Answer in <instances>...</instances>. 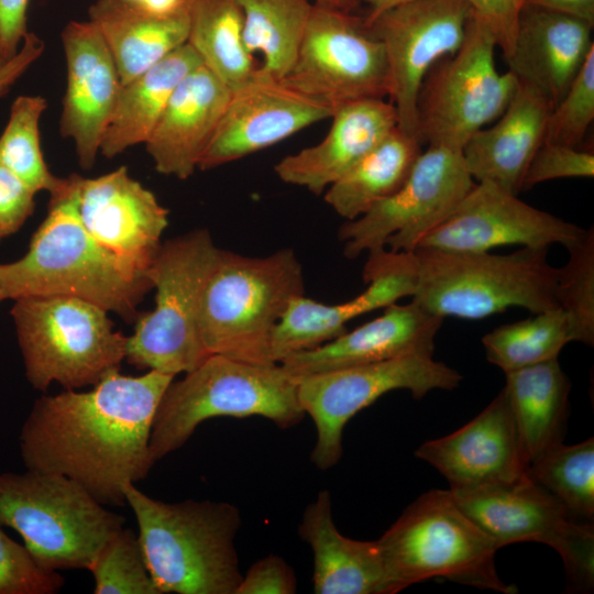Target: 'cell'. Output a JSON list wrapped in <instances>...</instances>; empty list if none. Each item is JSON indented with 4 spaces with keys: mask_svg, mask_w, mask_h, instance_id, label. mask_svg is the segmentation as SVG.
<instances>
[{
    "mask_svg": "<svg viewBox=\"0 0 594 594\" xmlns=\"http://www.w3.org/2000/svg\"><path fill=\"white\" fill-rule=\"evenodd\" d=\"M30 0H0V44L8 59L19 51L29 32L26 11Z\"/></svg>",
    "mask_w": 594,
    "mask_h": 594,
    "instance_id": "cell-46",
    "label": "cell"
},
{
    "mask_svg": "<svg viewBox=\"0 0 594 594\" xmlns=\"http://www.w3.org/2000/svg\"><path fill=\"white\" fill-rule=\"evenodd\" d=\"M297 579L290 565L279 556L268 554L254 562L235 591V594H293Z\"/></svg>",
    "mask_w": 594,
    "mask_h": 594,
    "instance_id": "cell-44",
    "label": "cell"
},
{
    "mask_svg": "<svg viewBox=\"0 0 594 594\" xmlns=\"http://www.w3.org/2000/svg\"><path fill=\"white\" fill-rule=\"evenodd\" d=\"M140 9L157 14L165 15L180 9L186 0H127Z\"/></svg>",
    "mask_w": 594,
    "mask_h": 594,
    "instance_id": "cell-49",
    "label": "cell"
},
{
    "mask_svg": "<svg viewBox=\"0 0 594 594\" xmlns=\"http://www.w3.org/2000/svg\"><path fill=\"white\" fill-rule=\"evenodd\" d=\"M283 80L332 113L354 101L385 99L389 90L383 45L365 21L317 4Z\"/></svg>",
    "mask_w": 594,
    "mask_h": 594,
    "instance_id": "cell-15",
    "label": "cell"
},
{
    "mask_svg": "<svg viewBox=\"0 0 594 594\" xmlns=\"http://www.w3.org/2000/svg\"><path fill=\"white\" fill-rule=\"evenodd\" d=\"M594 119V50L552 108L543 143L580 147Z\"/></svg>",
    "mask_w": 594,
    "mask_h": 594,
    "instance_id": "cell-40",
    "label": "cell"
},
{
    "mask_svg": "<svg viewBox=\"0 0 594 594\" xmlns=\"http://www.w3.org/2000/svg\"><path fill=\"white\" fill-rule=\"evenodd\" d=\"M569 342V320L561 308L502 324L482 338L486 359L505 373L558 359Z\"/></svg>",
    "mask_w": 594,
    "mask_h": 594,
    "instance_id": "cell-35",
    "label": "cell"
},
{
    "mask_svg": "<svg viewBox=\"0 0 594 594\" xmlns=\"http://www.w3.org/2000/svg\"><path fill=\"white\" fill-rule=\"evenodd\" d=\"M297 381L279 363L256 364L208 355L168 385L152 425L150 457L158 460L182 448L196 428L213 417H264L282 429L304 417Z\"/></svg>",
    "mask_w": 594,
    "mask_h": 594,
    "instance_id": "cell-5",
    "label": "cell"
},
{
    "mask_svg": "<svg viewBox=\"0 0 594 594\" xmlns=\"http://www.w3.org/2000/svg\"><path fill=\"white\" fill-rule=\"evenodd\" d=\"M376 541L393 594L432 578L517 593L497 573V546L460 508L450 490L420 495Z\"/></svg>",
    "mask_w": 594,
    "mask_h": 594,
    "instance_id": "cell-7",
    "label": "cell"
},
{
    "mask_svg": "<svg viewBox=\"0 0 594 594\" xmlns=\"http://www.w3.org/2000/svg\"><path fill=\"white\" fill-rule=\"evenodd\" d=\"M421 144L397 127L324 190V201L345 220L359 218L404 185Z\"/></svg>",
    "mask_w": 594,
    "mask_h": 594,
    "instance_id": "cell-32",
    "label": "cell"
},
{
    "mask_svg": "<svg viewBox=\"0 0 594 594\" xmlns=\"http://www.w3.org/2000/svg\"><path fill=\"white\" fill-rule=\"evenodd\" d=\"M554 105L537 88L518 80L504 112L490 128L476 131L462 147L475 182H492L518 195L529 163L544 140Z\"/></svg>",
    "mask_w": 594,
    "mask_h": 594,
    "instance_id": "cell-27",
    "label": "cell"
},
{
    "mask_svg": "<svg viewBox=\"0 0 594 594\" xmlns=\"http://www.w3.org/2000/svg\"><path fill=\"white\" fill-rule=\"evenodd\" d=\"M314 4L351 13L358 7L359 0H315Z\"/></svg>",
    "mask_w": 594,
    "mask_h": 594,
    "instance_id": "cell-50",
    "label": "cell"
},
{
    "mask_svg": "<svg viewBox=\"0 0 594 594\" xmlns=\"http://www.w3.org/2000/svg\"><path fill=\"white\" fill-rule=\"evenodd\" d=\"M298 534L312 551L316 594H393L377 541L339 532L328 491H320L306 507Z\"/></svg>",
    "mask_w": 594,
    "mask_h": 594,
    "instance_id": "cell-28",
    "label": "cell"
},
{
    "mask_svg": "<svg viewBox=\"0 0 594 594\" xmlns=\"http://www.w3.org/2000/svg\"><path fill=\"white\" fill-rule=\"evenodd\" d=\"M87 570L95 594H162L148 572L138 534L130 528L116 531Z\"/></svg>",
    "mask_w": 594,
    "mask_h": 594,
    "instance_id": "cell-39",
    "label": "cell"
},
{
    "mask_svg": "<svg viewBox=\"0 0 594 594\" xmlns=\"http://www.w3.org/2000/svg\"><path fill=\"white\" fill-rule=\"evenodd\" d=\"M243 16V40L260 72L283 79L292 68L312 6L308 0H237Z\"/></svg>",
    "mask_w": 594,
    "mask_h": 594,
    "instance_id": "cell-34",
    "label": "cell"
},
{
    "mask_svg": "<svg viewBox=\"0 0 594 594\" xmlns=\"http://www.w3.org/2000/svg\"><path fill=\"white\" fill-rule=\"evenodd\" d=\"M365 1L371 7V12L366 19H371L408 0H365Z\"/></svg>",
    "mask_w": 594,
    "mask_h": 594,
    "instance_id": "cell-51",
    "label": "cell"
},
{
    "mask_svg": "<svg viewBox=\"0 0 594 594\" xmlns=\"http://www.w3.org/2000/svg\"><path fill=\"white\" fill-rule=\"evenodd\" d=\"M219 251L206 229L161 244L145 272L156 290L155 307L135 319L124 360L139 369L176 376L210 355L200 338L199 311Z\"/></svg>",
    "mask_w": 594,
    "mask_h": 594,
    "instance_id": "cell-10",
    "label": "cell"
},
{
    "mask_svg": "<svg viewBox=\"0 0 594 594\" xmlns=\"http://www.w3.org/2000/svg\"><path fill=\"white\" fill-rule=\"evenodd\" d=\"M443 318L416 301L384 308L381 316L352 331L279 364L295 380L353 366L378 363L410 354L433 355L435 339Z\"/></svg>",
    "mask_w": 594,
    "mask_h": 594,
    "instance_id": "cell-23",
    "label": "cell"
},
{
    "mask_svg": "<svg viewBox=\"0 0 594 594\" xmlns=\"http://www.w3.org/2000/svg\"><path fill=\"white\" fill-rule=\"evenodd\" d=\"M2 300H3V299H2V297H1V295H0V302H1Z\"/></svg>",
    "mask_w": 594,
    "mask_h": 594,
    "instance_id": "cell-53",
    "label": "cell"
},
{
    "mask_svg": "<svg viewBox=\"0 0 594 594\" xmlns=\"http://www.w3.org/2000/svg\"><path fill=\"white\" fill-rule=\"evenodd\" d=\"M330 119L322 141L276 163L282 182L320 195L398 127L396 109L385 99L348 103Z\"/></svg>",
    "mask_w": 594,
    "mask_h": 594,
    "instance_id": "cell-24",
    "label": "cell"
},
{
    "mask_svg": "<svg viewBox=\"0 0 594 594\" xmlns=\"http://www.w3.org/2000/svg\"><path fill=\"white\" fill-rule=\"evenodd\" d=\"M174 377L114 370L89 391L41 396L20 431L25 469L65 475L103 505H124V485L146 477L154 465L152 425Z\"/></svg>",
    "mask_w": 594,
    "mask_h": 594,
    "instance_id": "cell-1",
    "label": "cell"
},
{
    "mask_svg": "<svg viewBox=\"0 0 594 594\" xmlns=\"http://www.w3.org/2000/svg\"><path fill=\"white\" fill-rule=\"evenodd\" d=\"M75 195L78 217L90 237L145 274L168 224V210L155 195L125 166L96 178L75 174Z\"/></svg>",
    "mask_w": 594,
    "mask_h": 594,
    "instance_id": "cell-19",
    "label": "cell"
},
{
    "mask_svg": "<svg viewBox=\"0 0 594 594\" xmlns=\"http://www.w3.org/2000/svg\"><path fill=\"white\" fill-rule=\"evenodd\" d=\"M527 3L562 12L594 25V0H527Z\"/></svg>",
    "mask_w": 594,
    "mask_h": 594,
    "instance_id": "cell-48",
    "label": "cell"
},
{
    "mask_svg": "<svg viewBox=\"0 0 594 594\" xmlns=\"http://www.w3.org/2000/svg\"><path fill=\"white\" fill-rule=\"evenodd\" d=\"M88 15L110 51L122 85L187 43V0L165 15L146 12L127 0H96Z\"/></svg>",
    "mask_w": 594,
    "mask_h": 594,
    "instance_id": "cell-29",
    "label": "cell"
},
{
    "mask_svg": "<svg viewBox=\"0 0 594 594\" xmlns=\"http://www.w3.org/2000/svg\"><path fill=\"white\" fill-rule=\"evenodd\" d=\"M471 8L463 0H408L365 19L383 45L388 70V100L398 128L418 136L417 103L421 85L439 61L461 46Z\"/></svg>",
    "mask_w": 594,
    "mask_h": 594,
    "instance_id": "cell-16",
    "label": "cell"
},
{
    "mask_svg": "<svg viewBox=\"0 0 594 594\" xmlns=\"http://www.w3.org/2000/svg\"><path fill=\"white\" fill-rule=\"evenodd\" d=\"M474 184L462 148L428 144L395 194L340 227L343 254L355 258L383 248L414 252L424 237L454 211Z\"/></svg>",
    "mask_w": 594,
    "mask_h": 594,
    "instance_id": "cell-12",
    "label": "cell"
},
{
    "mask_svg": "<svg viewBox=\"0 0 594 594\" xmlns=\"http://www.w3.org/2000/svg\"><path fill=\"white\" fill-rule=\"evenodd\" d=\"M10 312L26 380L37 391L54 382L65 389L92 386L125 359L128 337L94 302L30 296L15 299Z\"/></svg>",
    "mask_w": 594,
    "mask_h": 594,
    "instance_id": "cell-9",
    "label": "cell"
},
{
    "mask_svg": "<svg viewBox=\"0 0 594 594\" xmlns=\"http://www.w3.org/2000/svg\"><path fill=\"white\" fill-rule=\"evenodd\" d=\"M495 47L490 28L471 10L461 46L432 66L421 85L417 103L421 143L462 148L504 112L518 79L510 70H497Z\"/></svg>",
    "mask_w": 594,
    "mask_h": 594,
    "instance_id": "cell-11",
    "label": "cell"
},
{
    "mask_svg": "<svg viewBox=\"0 0 594 594\" xmlns=\"http://www.w3.org/2000/svg\"><path fill=\"white\" fill-rule=\"evenodd\" d=\"M415 455L437 469L450 490L513 482L528 469L504 389L474 419L422 443Z\"/></svg>",
    "mask_w": 594,
    "mask_h": 594,
    "instance_id": "cell-22",
    "label": "cell"
},
{
    "mask_svg": "<svg viewBox=\"0 0 594 594\" xmlns=\"http://www.w3.org/2000/svg\"><path fill=\"white\" fill-rule=\"evenodd\" d=\"M65 579L44 569L24 544L0 528V594H54Z\"/></svg>",
    "mask_w": 594,
    "mask_h": 594,
    "instance_id": "cell-41",
    "label": "cell"
},
{
    "mask_svg": "<svg viewBox=\"0 0 594 594\" xmlns=\"http://www.w3.org/2000/svg\"><path fill=\"white\" fill-rule=\"evenodd\" d=\"M9 59L7 58L4 52H3V48L0 44V68L8 62Z\"/></svg>",
    "mask_w": 594,
    "mask_h": 594,
    "instance_id": "cell-52",
    "label": "cell"
},
{
    "mask_svg": "<svg viewBox=\"0 0 594 594\" xmlns=\"http://www.w3.org/2000/svg\"><path fill=\"white\" fill-rule=\"evenodd\" d=\"M67 85L61 134L73 140L82 168L96 162L103 134L122 88L116 63L97 29L89 22H69L62 32Z\"/></svg>",
    "mask_w": 594,
    "mask_h": 594,
    "instance_id": "cell-21",
    "label": "cell"
},
{
    "mask_svg": "<svg viewBox=\"0 0 594 594\" xmlns=\"http://www.w3.org/2000/svg\"><path fill=\"white\" fill-rule=\"evenodd\" d=\"M41 96H19L11 106L9 121L0 136V161L35 194H63L69 177L59 178L48 169L40 142V119L46 109Z\"/></svg>",
    "mask_w": 594,
    "mask_h": 594,
    "instance_id": "cell-36",
    "label": "cell"
},
{
    "mask_svg": "<svg viewBox=\"0 0 594 594\" xmlns=\"http://www.w3.org/2000/svg\"><path fill=\"white\" fill-rule=\"evenodd\" d=\"M35 193L0 161V242L33 213Z\"/></svg>",
    "mask_w": 594,
    "mask_h": 594,
    "instance_id": "cell-43",
    "label": "cell"
},
{
    "mask_svg": "<svg viewBox=\"0 0 594 594\" xmlns=\"http://www.w3.org/2000/svg\"><path fill=\"white\" fill-rule=\"evenodd\" d=\"M153 288L148 277L100 245L78 217L75 174L61 195L52 196L48 212L19 260L0 263L3 300L30 296H69L94 302L127 321Z\"/></svg>",
    "mask_w": 594,
    "mask_h": 594,
    "instance_id": "cell-2",
    "label": "cell"
},
{
    "mask_svg": "<svg viewBox=\"0 0 594 594\" xmlns=\"http://www.w3.org/2000/svg\"><path fill=\"white\" fill-rule=\"evenodd\" d=\"M490 28L507 59L514 48L520 13L527 0H463Z\"/></svg>",
    "mask_w": 594,
    "mask_h": 594,
    "instance_id": "cell-45",
    "label": "cell"
},
{
    "mask_svg": "<svg viewBox=\"0 0 594 594\" xmlns=\"http://www.w3.org/2000/svg\"><path fill=\"white\" fill-rule=\"evenodd\" d=\"M569 258L559 268L556 287L558 307L568 317L571 342L594 344V229L566 249Z\"/></svg>",
    "mask_w": 594,
    "mask_h": 594,
    "instance_id": "cell-38",
    "label": "cell"
},
{
    "mask_svg": "<svg viewBox=\"0 0 594 594\" xmlns=\"http://www.w3.org/2000/svg\"><path fill=\"white\" fill-rule=\"evenodd\" d=\"M331 116L328 107L257 68L251 80L231 91L198 168L240 160Z\"/></svg>",
    "mask_w": 594,
    "mask_h": 594,
    "instance_id": "cell-18",
    "label": "cell"
},
{
    "mask_svg": "<svg viewBox=\"0 0 594 594\" xmlns=\"http://www.w3.org/2000/svg\"><path fill=\"white\" fill-rule=\"evenodd\" d=\"M503 388L527 465L563 442L571 383L558 359L510 371Z\"/></svg>",
    "mask_w": 594,
    "mask_h": 594,
    "instance_id": "cell-30",
    "label": "cell"
},
{
    "mask_svg": "<svg viewBox=\"0 0 594 594\" xmlns=\"http://www.w3.org/2000/svg\"><path fill=\"white\" fill-rule=\"evenodd\" d=\"M592 30L579 18L526 3L513 52L505 59L508 70L556 105L594 50Z\"/></svg>",
    "mask_w": 594,
    "mask_h": 594,
    "instance_id": "cell-26",
    "label": "cell"
},
{
    "mask_svg": "<svg viewBox=\"0 0 594 594\" xmlns=\"http://www.w3.org/2000/svg\"><path fill=\"white\" fill-rule=\"evenodd\" d=\"M187 43L202 64L231 91L245 85L258 65L243 40V16L237 0H187Z\"/></svg>",
    "mask_w": 594,
    "mask_h": 594,
    "instance_id": "cell-33",
    "label": "cell"
},
{
    "mask_svg": "<svg viewBox=\"0 0 594 594\" xmlns=\"http://www.w3.org/2000/svg\"><path fill=\"white\" fill-rule=\"evenodd\" d=\"M230 96L204 64L179 82L144 143L158 173L178 179L194 174Z\"/></svg>",
    "mask_w": 594,
    "mask_h": 594,
    "instance_id": "cell-25",
    "label": "cell"
},
{
    "mask_svg": "<svg viewBox=\"0 0 594 594\" xmlns=\"http://www.w3.org/2000/svg\"><path fill=\"white\" fill-rule=\"evenodd\" d=\"M450 491L498 549L522 541L546 543L560 554L572 588H593L592 524L576 519L527 473L508 483Z\"/></svg>",
    "mask_w": 594,
    "mask_h": 594,
    "instance_id": "cell-14",
    "label": "cell"
},
{
    "mask_svg": "<svg viewBox=\"0 0 594 594\" xmlns=\"http://www.w3.org/2000/svg\"><path fill=\"white\" fill-rule=\"evenodd\" d=\"M585 230L483 180L475 182L454 211L428 232L417 249L485 252L505 245L549 249L553 244L569 249Z\"/></svg>",
    "mask_w": 594,
    "mask_h": 594,
    "instance_id": "cell-17",
    "label": "cell"
},
{
    "mask_svg": "<svg viewBox=\"0 0 594 594\" xmlns=\"http://www.w3.org/2000/svg\"><path fill=\"white\" fill-rule=\"evenodd\" d=\"M414 301L441 318L481 319L507 308L538 314L559 308V268L548 249L521 248L510 254L418 248Z\"/></svg>",
    "mask_w": 594,
    "mask_h": 594,
    "instance_id": "cell-6",
    "label": "cell"
},
{
    "mask_svg": "<svg viewBox=\"0 0 594 594\" xmlns=\"http://www.w3.org/2000/svg\"><path fill=\"white\" fill-rule=\"evenodd\" d=\"M146 566L162 594H235L242 580L235 537L239 509L228 502L152 498L123 487Z\"/></svg>",
    "mask_w": 594,
    "mask_h": 594,
    "instance_id": "cell-3",
    "label": "cell"
},
{
    "mask_svg": "<svg viewBox=\"0 0 594 594\" xmlns=\"http://www.w3.org/2000/svg\"><path fill=\"white\" fill-rule=\"evenodd\" d=\"M301 295L302 267L292 249L266 256L220 249L200 302L199 332L206 351L250 363H275L274 331Z\"/></svg>",
    "mask_w": 594,
    "mask_h": 594,
    "instance_id": "cell-4",
    "label": "cell"
},
{
    "mask_svg": "<svg viewBox=\"0 0 594 594\" xmlns=\"http://www.w3.org/2000/svg\"><path fill=\"white\" fill-rule=\"evenodd\" d=\"M299 404L317 430L310 459L320 470L334 466L343 453L346 422L383 395L409 391L419 399L433 389H454L462 375L432 355L410 354L297 378Z\"/></svg>",
    "mask_w": 594,
    "mask_h": 594,
    "instance_id": "cell-13",
    "label": "cell"
},
{
    "mask_svg": "<svg viewBox=\"0 0 594 594\" xmlns=\"http://www.w3.org/2000/svg\"><path fill=\"white\" fill-rule=\"evenodd\" d=\"M593 176V152L569 145L542 143L527 167L521 190L551 179Z\"/></svg>",
    "mask_w": 594,
    "mask_h": 594,
    "instance_id": "cell-42",
    "label": "cell"
},
{
    "mask_svg": "<svg viewBox=\"0 0 594 594\" xmlns=\"http://www.w3.org/2000/svg\"><path fill=\"white\" fill-rule=\"evenodd\" d=\"M527 474L579 520L594 517V440L549 449L530 462Z\"/></svg>",
    "mask_w": 594,
    "mask_h": 594,
    "instance_id": "cell-37",
    "label": "cell"
},
{
    "mask_svg": "<svg viewBox=\"0 0 594 594\" xmlns=\"http://www.w3.org/2000/svg\"><path fill=\"white\" fill-rule=\"evenodd\" d=\"M124 517L56 473H0V528L14 529L46 570L88 569Z\"/></svg>",
    "mask_w": 594,
    "mask_h": 594,
    "instance_id": "cell-8",
    "label": "cell"
},
{
    "mask_svg": "<svg viewBox=\"0 0 594 594\" xmlns=\"http://www.w3.org/2000/svg\"><path fill=\"white\" fill-rule=\"evenodd\" d=\"M363 278L366 288L340 304L329 305L305 295L295 298L274 331L272 360L280 363L317 348L345 332L351 320L411 297L417 280L414 252H392L386 248L369 252Z\"/></svg>",
    "mask_w": 594,
    "mask_h": 594,
    "instance_id": "cell-20",
    "label": "cell"
},
{
    "mask_svg": "<svg viewBox=\"0 0 594 594\" xmlns=\"http://www.w3.org/2000/svg\"><path fill=\"white\" fill-rule=\"evenodd\" d=\"M22 42L16 54L0 68V98L8 94L44 51V42L32 32H28Z\"/></svg>",
    "mask_w": 594,
    "mask_h": 594,
    "instance_id": "cell-47",
    "label": "cell"
},
{
    "mask_svg": "<svg viewBox=\"0 0 594 594\" xmlns=\"http://www.w3.org/2000/svg\"><path fill=\"white\" fill-rule=\"evenodd\" d=\"M202 62L188 44L122 85L117 107L99 152L112 158L128 147L145 143L179 82Z\"/></svg>",
    "mask_w": 594,
    "mask_h": 594,
    "instance_id": "cell-31",
    "label": "cell"
}]
</instances>
